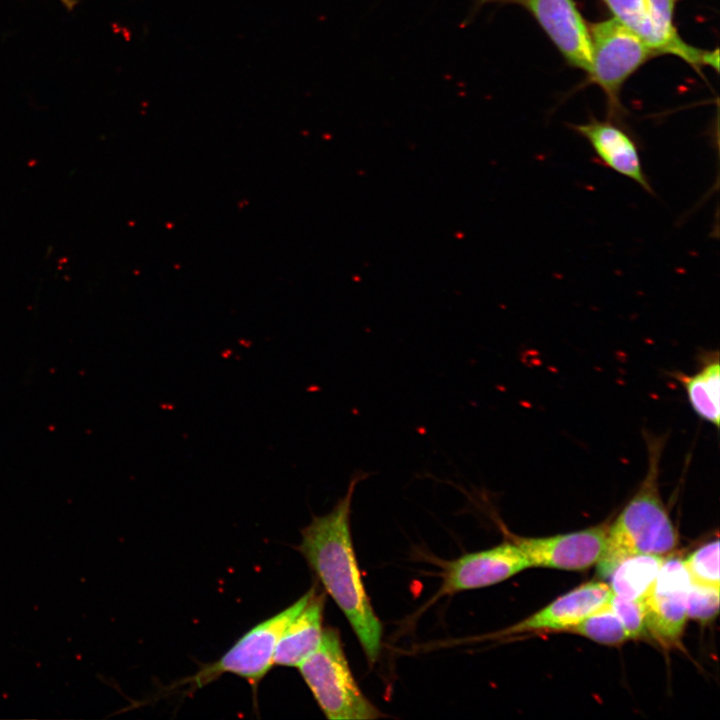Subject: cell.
<instances>
[{
	"mask_svg": "<svg viewBox=\"0 0 720 720\" xmlns=\"http://www.w3.org/2000/svg\"><path fill=\"white\" fill-rule=\"evenodd\" d=\"M369 473L356 471L346 494L327 514L302 529L298 550L350 623L371 664L381 651L382 624L371 605L357 564L350 532L352 498Z\"/></svg>",
	"mask_w": 720,
	"mask_h": 720,
	"instance_id": "obj_1",
	"label": "cell"
},
{
	"mask_svg": "<svg viewBox=\"0 0 720 720\" xmlns=\"http://www.w3.org/2000/svg\"><path fill=\"white\" fill-rule=\"evenodd\" d=\"M648 465L635 494L608 526L598 573L609 577L625 558L637 554L664 556L678 545V533L661 498L660 460L665 438L645 432Z\"/></svg>",
	"mask_w": 720,
	"mask_h": 720,
	"instance_id": "obj_2",
	"label": "cell"
},
{
	"mask_svg": "<svg viewBox=\"0 0 720 720\" xmlns=\"http://www.w3.org/2000/svg\"><path fill=\"white\" fill-rule=\"evenodd\" d=\"M298 668L328 719L360 720L383 717L357 685L338 630L324 628L319 646Z\"/></svg>",
	"mask_w": 720,
	"mask_h": 720,
	"instance_id": "obj_3",
	"label": "cell"
},
{
	"mask_svg": "<svg viewBox=\"0 0 720 720\" xmlns=\"http://www.w3.org/2000/svg\"><path fill=\"white\" fill-rule=\"evenodd\" d=\"M310 589L292 605L260 622L246 632L220 659L201 665L190 677L176 681L166 690L184 686L186 692L210 684L225 673L246 679L255 690L273 665L277 642L289 622L307 602Z\"/></svg>",
	"mask_w": 720,
	"mask_h": 720,
	"instance_id": "obj_4",
	"label": "cell"
},
{
	"mask_svg": "<svg viewBox=\"0 0 720 720\" xmlns=\"http://www.w3.org/2000/svg\"><path fill=\"white\" fill-rule=\"evenodd\" d=\"M590 36L589 74L608 95L611 108L617 109V95L623 82L656 52L615 18L591 25Z\"/></svg>",
	"mask_w": 720,
	"mask_h": 720,
	"instance_id": "obj_5",
	"label": "cell"
},
{
	"mask_svg": "<svg viewBox=\"0 0 720 720\" xmlns=\"http://www.w3.org/2000/svg\"><path fill=\"white\" fill-rule=\"evenodd\" d=\"M691 579L678 558H664L644 599L646 630L663 647L680 645L687 620L686 599Z\"/></svg>",
	"mask_w": 720,
	"mask_h": 720,
	"instance_id": "obj_6",
	"label": "cell"
},
{
	"mask_svg": "<svg viewBox=\"0 0 720 720\" xmlns=\"http://www.w3.org/2000/svg\"><path fill=\"white\" fill-rule=\"evenodd\" d=\"M608 531L605 523L580 531L549 537H512L522 550L531 567H545L560 570H585L597 564L604 547Z\"/></svg>",
	"mask_w": 720,
	"mask_h": 720,
	"instance_id": "obj_7",
	"label": "cell"
},
{
	"mask_svg": "<svg viewBox=\"0 0 720 720\" xmlns=\"http://www.w3.org/2000/svg\"><path fill=\"white\" fill-rule=\"evenodd\" d=\"M530 567L526 556L513 541L467 553L446 563L440 594L491 586Z\"/></svg>",
	"mask_w": 720,
	"mask_h": 720,
	"instance_id": "obj_8",
	"label": "cell"
},
{
	"mask_svg": "<svg viewBox=\"0 0 720 720\" xmlns=\"http://www.w3.org/2000/svg\"><path fill=\"white\" fill-rule=\"evenodd\" d=\"M611 596V588L605 582L590 581L584 583L497 635L507 636L539 631H569L590 614L607 605Z\"/></svg>",
	"mask_w": 720,
	"mask_h": 720,
	"instance_id": "obj_9",
	"label": "cell"
},
{
	"mask_svg": "<svg viewBox=\"0 0 720 720\" xmlns=\"http://www.w3.org/2000/svg\"><path fill=\"white\" fill-rule=\"evenodd\" d=\"M567 61L590 73V31L573 0H523Z\"/></svg>",
	"mask_w": 720,
	"mask_h": 720,
	"instance_id": "obj_10",
	"label": "cell"
},
{
	"mask_svg": "<svg viewBox=\"0 0 720 720\" xmlns=\"http://www.w3.org/2000/svg\"><path fill=\"white\" fill-rule=\"evenodd\" d=\"M593 148L598 158L610 169L633 180L649 194H654L644 173L634 140L621 128L598 120L573 126Z\"/></svg>",
	"mask_w": 720,
	"mask_h": 720,
	"instance_id": "obj_11",
	"label": "cell"
},
{
	"mask_svg": "<svg viewBox=\"0 0 720 720\" xmlns=\"http://www.w3.org/2000/svg\"><path fill=\"white\" fill-rule=\"evenodd\" d=\"M325 594L318 593L316 586L296 616L280 636L273 655V664L298 667L320 644L323 634V611Z\"/></svg>",
	"mask_w": 720,
	"mask_h": 720,
	"instance_id": "obj_12",
	"label": "cell"
},
{
	"mask_svg": "<svg viewBox=\"0 0 720 720\" xmlns=\"http://www.w3.org/2000/svg\"><path fill=\"white\" fill-rule=\"evenodd\" d=\"M682 385L687 400L702 420L714 425L720 423V360L718 351L701 353L699 368L692 374L673 373Z\"/></svg>",
	"mask_w": 720,
	"mask_h": 720,
	"instance_id": "obj_13",
	"label": "cell"
},
{
	"mask_svg": "<svg viewBox=\"0 0 720 720\" xmlns=\"http://www.w3.org/2000/svg\"><path fill=\"white\" fill-rule=\"evenodd\" d=\"M663 561V556L655 554H637L625 558L609 575L612 594L644 602Z\"/></svg>",
	"mask_w": 720,
	"mask_h": 720,
	"instance_id": "obj_14",
	"label": "cell"
},
{
	"mask_svg": "<svg viewBox=\"0 0 720 720\" xmlns=\"http://www.w3.org/2000/svg\"><path fill=\"white\" fill-rule=\"evenodd\" d=\"M646 3L662 52L679 56L693 65H704L707 51L687 45L673 26L674 0H646Z\"/></svg>",
	"mask_w": 720,
	"mask_h": 720,
	"instance_id": "obj_15",
	"label": "cell"
},
{
	"mask_svg": "<svg viewBox=\"0 0 720 720\" xmlns=\"http://www.w3.org/2000/svg\"><path fill=\"white\" fill-rule=\"evenodd\" d=\"M615 19L638 35L656 53L661 42L649 16L646 0H604Z\"/></svg>",
	"mask_w": 720,
	"mask_h": 720,
	"instance_id": "obj_16",
	"label": "cell"
},
{
	"mask_svg": "<svg viewBox=\"0 0 720 720\" xmlns=\"http://www.w3.org/2000/svg\"><path fill=\"white\" fill-rule=\"evenodd\" d=\"M569 631L605 645H618L629 639L622 622L609 603Z\"/></svg>",
	"mask_w": 720,
	"mask_h": 720,
	"instance_id": "obj_17",
	"label": "cell"
},
{
	"mask_svg": "<svg viewBox=\"0 0 720 720\" xmlns=\"http://www.w3.org/2000/svg\"><path fill=\"white\" fill-rule=\"evenodd\" d=\"M683 564L693 583L717 587L720 586L719 541H710L687 556Z\"/></svg>",
	"mask_w": 720,
	"mask_h": 720,
	"instance_id": "obj_18",
	"label": "cell"
},
{
	"mask_svg": "<svg viewBox=\"0 0 720 720\" xmlns=\"http://www.w3.org/2000/svg\"><path fill=\"white\" fill-rule=\"evenodd\" d=\"M719 611V588L693 583L691 581L687 599V617L705 622Z\"/></svg>",
	"mask_w": 720,
	"mask_h": 720,
	"instance_id": "obj_19",
	"label": "cell"
},
{
	"mask_svg": "<svg viewBox=\"0 0 720 720\" xmlns=\"http://www.w3.org/2000/svg\"><path fill=\"white\" fill-rule=\"evenodd\" d=\"M609 604L622 622L629 639L639 638L646 632L644 602L612 594Z\"/></svg>",
	"mask_w": 720,
	"mask_h": 720,
	"instance_id": "obj_20",
	"label": "cell"
}]
</instances>
